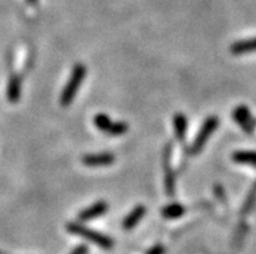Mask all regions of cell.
I'll list each match as a JSON object with an SVG mask.
<instances>
[{"label": "cell", "instance_id": "obj_3", "mask_svg": "<svg viewBox=\"0 0 256 254\" xmlns=\"http://www.w3.org/2000/svg\"><path fill=\"white\" fill-rule=\"evenodd\" d=\"M218 118L216 116H210L206 119L203 125H202L200 130H199L198 135L195 138V140L192 142V148H190V153L192 155H196L203 149V147L206 145V143L208 142L210 136L214 134V131L218 129Z\"/></svg>", "mask_w": 256, "mask_h": 254}, {"label": "cell", "instance_id": "obj_15", "mask_svg": "<svg viewBox=\"0 0 256 254\" xmlns=\"http://www.w3.org/2000/svg\"><path fill=\"white\" fill-rule=\"evenodd\" d=\"M128 130H129V126L125 122H112L110 127L108 129L107 134L110 136H118L126 134Z\"/></svg>", "mask_w": 256, "mask_h": 254}, {"label": "cell", "instance_id": "obj_11", "mask_svg": "<svg viewBox=\"0 0 256 254\" xmlns=\"http://www.w3.org/2000/svg\"><path fill=\"white\" fill-rule=\"evenodd\" d=\"M186 212V208L181 205V204H170V205L162 208V216L166 219H174L180 218L181 216H184Z\"/></svg>", "mask_w": 256, "mask_h": 254}, {"label": "cell", "instance_id": "obj_6", "mask_svg": "<svg viewBox=\"0 0 256 254\" xmlns=\"http://www.w3.org/2000/svg\"><path fill=\"white\" fill-rule=\"evenodd\" d=\"M144 214H146V208L143 205H138L136 206L132 212L129 213L126 216V218L124 219V229L125 230H132L134 229L138 223H140V219L144 217Z\"/></svg>", "mask_w": 256, "mask_h": 254}, {"label": "cell", "instance_id": "obj_17", "mask_svg": "<svg viewBox=\"0 0 256 254\" xmlns=\"http://www.w3.org/2000/svg\"><path fill=\"white\" fill-rule=\"evenodd\" d=\"M86 252H88V248L84 245H81V247L76 248L72 254H86Z\"/></svg>", "mask_w": 256, "mask_h": 254}, {"label": "cell", "instance_id": "obj_9", "mask_svg": "<svg viewBox=\"0 0 256 254\" xmlns=\"http://www.w3.org/2000/svg\"><path fill=\"white\" fill-rule=\"evenodd\" d=\"M232 53L234 55H244V53H248V52L256 51V38L246 39V40H240L232 44L230 47Z\"/></svg>", "mask_w": 256, "mask_h": 254}, {"label": "cell", "instance_id": "obj_1", "mask_svg": "<svg viewBox=\"0 0 256 254\" xmlns=\"http://www.w3.org/2000/svg\"><path fill=\"white\" fill-rule=\"evenodd\" d=\"M84 77H86V66L84 64H77L73 68L70 78H69V81L65 84L62 96H60V104L62 106H68L73 103V100H74L76 95H77L78 88H80V86L84 82Z\"/></svg>", "mask_w": 256, "mask_h": 254}, {"label": "cell", "instance_id": "obj_5", "mask_svg": "<svg viewBox=\"0 0 256 254\" xmlns=\"http://www.w3.org/2000/svg\"><path fill=\"white\" fill-rule=\"evenodd\" d=\"M108 210V204L106 201H98L91 206L86 208L78 214V219L81 221H90V219L98 218V217L106 214Z\"/></svg>", "mask_w": 256, "mask_h": 254}, {"label": "cell", "instance_id": "obj_13", "mask_svg": "<svg viewBox=\"0 0 256 254\" xmlns=\"http://www.w3.org/2000/svg\"><path fill=\"white\" fill-rule=\"evenodd\" d=\"M166 191L168 196H173L176 191V179L172 169L169 166L168 160L166 162Z\"/></svg>", "mask_w": 256, "mask_h": 254}, {"label": "cell", "instance_id": "obj_7", "mask_svg": "<svg viewBox=\"0 0 256 254\" xmlns=\"http://www.w3.org/2000/svg\"><path fill=\"white\" fill-rule=\"evenodd\" d=\"M21 96V78L17 74H13L8 82L6 88V99L10 103H17Z\"/></svg>", "mask_w": 256, "mask_h": 254}, {"label": "cell", "instance_id": "obj_4", "mask_svg": "<svg viewBox=\"0 0 256 254\" xmlns=\"http://www.w3.org/2000/svg\"><path fill=\"white\" fill-rule=\"evenodd\" d=\"M82 162L86 166L90 168H98V166H107V165L114 164V155L112 153H92V155H86L82 157Z\"/></svg>", "mask_w": 256, "mask_h": 254}, {"label": "cell", "instance_id": "obj_2", "mask_svg": "<svg viewBox=\"0 0 256 254\" xmlns=\"http://www.w3.org/2000/svg\"><path fill=\"white\" fill-rule=\"evenodd\" d=\"M66 230H68L70 234L82 236V238L88 240V242L94 243V244L99 245V247H102V248L104 249H110L114 247V242H112L108 236L103 235V234H99V232L94 231V230L88 229V227H84V226L80 225V223H68Z\"/></svg>", "mask_w": 256, "mask_h": 254}, {"label": "cell", "instance_id": "obj_10", "mask_svg": "<svg viewBox=\"0 0 256 254\" xmlns=\"http://www.w3.org/2000/svg\"><path fill=\"white\" fill-rule=\"evenodd\" d=\"M173 126H174L176 138L178 139L180 142H184V139L186 136V131H188V118H186L185 114L177 113L173 117Z\"/></svg>", "mask_w": 256, "mask_h": 254}, {"label": "cell", "instance_id": "obj_8", "mask_svg": "<svg viewBox=\"0 0 256 254\" xmlns=\"http://www.w3.org/2000/svg\"><path fill=\"white\" fill-rule=\"evenodd\" d=\"M233 117L236 122L242 126V129L247 132L252 131V119H251L250 112L244 106H240L233 112Z\"/></svg>", "mask_w": 256, "mask_h": 254}, {"label": "cell", "instance_id": "obj_16", "mask_svg": "<svg viewBox=\"0 0 256 254\" xmlns=\"http://www.w3.org/2000/svg\"><path fill=\"white\" fill-rule=\"evenodd\" d=\"M162 253H164V248H162V245H156L155 248H152L148 252V254H162Z\"/></svg>", "mask_w": 256, "mask_h": 254}, {"label": "cell", "instance_id": "obj_12", "mask_svg": "<svg viewBox=\"0 0 256 254\" xmlns=\"http://www.w3.org/2000/svg\"><path fill=\"white\" fill-rule=\"evenodd\" d=\"M233 161L238 164H250L256 165V152L251 151H240L233 153Z\"/></svg>", "mask_w": 256, "mask_h": 254}, {"label": "cell", "instance_id": "obj_14", "mask_svg": "<svg viewBox=\"0 0 256 254\" xmlns=\"http://www.w3.org/2000/svg\"><path fill=\"white\" fill-rule=\"evenodd\" d=\"M94 123H95V126L98 127V130L107 132L108 129L110 127V125H112V121H110V118L107 116V114L99 113V114H96V116H95Z\"/></svg>", "mask_w": 256, "mask_h": 254}]
</instances>
